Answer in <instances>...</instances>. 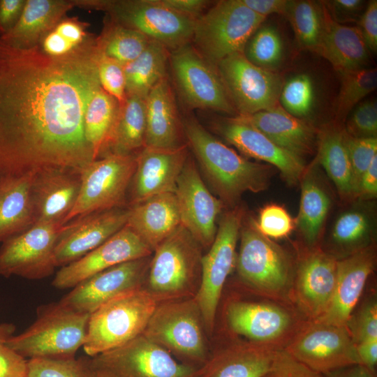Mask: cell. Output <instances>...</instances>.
<instances>
[{
  "label": "cell",
  "instance_id": "cell-1",
  "mask_svg": "<svg viewBox=\"0 0 377 377\" xmlns=\"http://www.w3.org/2000/svg\"><path fill=\"white\" fill-rule=\"evenodd\" d=\"M99 54L94 42L51 57L0 39V182L50 169L80 175L94 161L84 115L101 88Z\"/></svg>",
  "mask_w": 377,
  "mask_h": 377
},
{
  "label": "cell",
  "instance_id": "cell-2",
  "mask_svg": "<svg viewBox=\"0 0 377 377\" xmlns=\"http://www.w3.org/2000/svg\"><path fill=\"white\" fill-rule=\"evenodd\" d=\"M182 126L188 147L223 205L233 206L245 192L258 193L268 188L271 166L238 154L193 117L185 119Z\"/></svg>",
  "mask_w": 377,
  "mask_h": 377
},
{
  "label": "cell",
  "instance_id": "cell-3",
  "mask_svg": "<svg viewBox=\"0 0 377 377\" xmlns=\"http://www.w3.org/2000/svg\"><path fill=\"white\" fill-rule=\"evenodd\" d=\"M202 248L182 225L156 247L144 288L158 304L195 295L201 277Z\"/></svg>",
  "mask_w": 377,
  "mask_h": 377
},
{
  "label": "cell",
  "instance_id": "cell-4",
  "mask_svg": "<svg viewBox=\"0 0 377 377\" xmlns=\"http://www.w3.org/2000/svg\"><path fill=\"white\" fill-rule=\"evenodd\" d=\"M89 315L59 302L42 306L36 320L21 334L9 337L6 343L24 358L75 357L84 344Z\"/></svg>",
  "mask_w": 377,
  "mask_h": 377
},
{
  "label": "cell",
  "instance_id": "cell-5",
  "mask_svg": "<svg viewBox=\"0 0 377 377\" xmlns=\"http://www.w3.org/2000/svg\"><path fill=\"white\" fill-rule=\"evenodd\" d=\"M158 302L144 288L124 293L89 315L82 346L93 357L142 334Z\"/></svg>",
  "mask_w": 377,
  "mask_h": 377
},
{
  "label": "cell",
  "instance_id": "cell-6",
  "mask_svg": "<svg viewBox=\"0 0 377 377\" xmlns=\"http://www.w3.org/2000/svg\"><path fill=\"white\" fill-rule=\"evenodd\" d=\"M266 17L246 7L241 0H221L195 22L193 47L209 63L244 52L245 47Z\"/></svg>",
  "mask_w": 377,
  "mask_h": 377
},
{
  "label": "cell",
  "instance_id": "cell-7",
  "mask_svg": "<svg viewBox=\"0 0 377 377\" xmlns=\"http://www.w3.org/2000/svg\"><path fill=\"white\" fill-rule=\"evenodd\" d=\"M204 329L193 297L158 303L142 334L183 363L201 367L209 357Z\"/></svg>",
  "mask_w": 377,
  "mask_h": 377
},
{
  "label": "cell",
  "instance_id": "cell-8",
  "mask_svg": "<svg viewBox=\"0 0 377 377\" xmlns=\"http://www.w3.org/2000/svg\"><path fill=\"white\" fill-rule=\"evenodd\" d=\"M137 154H108L96 159L80 173V186L65 223L94 212L124 207Z\"/></svg>",
  "mask_w": 377,
  "mask_h": 377
},
{
  "label": "cell",
  "instance_id": "cell-9",
  "mask_svg": "<svg viewBox=\"0 0 377 377\" xmlns=\"http://www.w3.org/2000/svg\"><path fill=\"white\" fill-rule=\"evenodd\" d=\"M242 217L239 209L226 212L219 222L209 250L202 258L200 282L194 298L209 334L214 329L223 287L236 264L235 251Z\"/></svg>",
  "mask_w": 377,
  "mask_h": 377
},
{
  "label": "cell",
  "instance_id": "cell-10",
  "mask_svg": "<svg viewBox=\"0 0 377 377\" xmlns=\"http://www.w3.org/2000/svg\"><path fill=\"white\" fill-rule=\"evenodd\" d=\"M215 67L237 115L253 114L279 103L283 84L281 76L255 65L244 52L226 57Z\"/></svg>",
  "mask_w": 377,
  "mask_h": 377
},
{
  "label": "cell",
  "instance_id": "cell-11",
  "mask_svg": "<svg viewBox=\"0 0 377 377\" xmlns=\"http://www.w3.org/2000/svg\"><path fill=\"white\" fill-rule=\"evenodd\" d=\"M249 221L240 229L237 273L250 287L268 294L279 293L290 276V258L280 246L257 230L253 219Z\"/></svg>",
  "mask_w": 377,
  "mask_h": 377
},
{
  "label": "cell",
  "instance_id": "cell-12",
  "mask_svg": "<svg viewBox=\"0 0 377 377\" xmlns=\"http://www.w3.org/2000/svg\"><path fill=\"white\" fill-rule=\"evenodd\" d=\"M169 61L177 88L188 106L237 115L216 67L193 45L170 51Z\"/></svg>",
  "mask_w": 377,
  "mask_h": 377
},
{
  "label": "cell",
  "instance_id": "cell-13",
  "mask_svg": "<svg viewBox=\"0 0 377 377\" xmlns=\"http://www.w3.org/2000/svg\"><path fill=\"white\" fill-rule=\"evenodd\" d=\"M104 4L117 24L141 33L170 51L191 41L196 19L168 8L159 0L109 1Z\"/></svg>",
  "mask_w": 377,
  "mask_h": 377
},
{
  "label": "cell",
  "instance_id": "cell-14",
  "mask_svg": "<svg viewBox=\"0 0 377 377\" xmlns=\"http://www.w3.org/2000/svg\"><path fill=\"white\" fill-rule=\"evenodd\" d=\"M64 223H35L8 239L0 248V275L41 279L56 267L54 251Z\"/></svg>",
  "mask_w": 377,
  "mask_h": 377
},
{
  "label": "cell",
  "instance_id": "cell-15",
  "mask_svg": "<svg viewBox=\"0 0 377 377\" xmlns=\"http://www.w3.org/2000/svg\"><path fill=\"white\" fill-rule=\"evenodd\" d=\"M91 359L115 377H198L200 374V367L177 360L143 334Z\"/></svg>",
  "mask_w": 377,
  "mask_h": 377
},
{
  "label": "cell",
  "instance_id": "cell-16",
  "mask_svg": "<svg viewBox=\"0 0 377 377\" xmlns=\"http://www.w3.org/2000/svg\"><path fill=\"white\" fill-rule=\"evenodd\" d=\"M285 350L301 363L323 375L359 364L355 344L346 326L315 322Z\"/></svg>",
  "mask_w": 377,
  "mask_h": 377
},
{
  "label": "cell",
  "instance_id": "cell-17",
  "mask_svg": "<svg viewBox=\"0 0 377 377\" xmlns=\"http://www.w3.org/2000/svg\"><path fill=\"white\" fill-rule=\"evenodd\" d=\"M151 256L126 261L94 274L73 287L59 302L75 311L91 314L112 298L144 287Z\"/></svg>",
  "mask_w": 377,
  "mask_h": 377
},
{
  "label": "cell",
  "instance_id": "cell-18",
  "mask_svg": "<svg viewBox=\"0 0 377 377\" xmlns=\"http://www.w3.org/2000/svg\"><path fill=\"white\" fill-rule=\"evenodd\" d=\"M175 194L182 225L202 248L210 247L223 204L207 187L190 156L178 178Z\"/></svg>",
  "mask_w": 377,
  "mask_h": 377
},
{
  "label": "cell",
  "instance_id": "cell-19",
  "mask_svg": "<svg viewBox=\"0 0 377 377\" xmlns=\"http://www.w3.org/2000/svg\"><path fill=\"white\" fill-rule=\"evenodd\" d=\"M152 250L126 224L104 243L78 260L61 267L52 284L73 288L84 280L116 265L151 256Z\"/></svg>",
  "mask_w": 377,
  "mask_h": 377
},
{
  "label": "cell",
  "instance_id": "cell-20",
  "mask_svg": "<svg viewBox=\"0 0 377 377\" xmlns=\"http://www.w3.org/2000/svg\"><path fill=\"white\" fill-rule=\"evenodd\" d=\"M128 207L94 212L64 226L54 251L56 267H63L94 250L124 227Z\"/></svg>",
  "mask_w": 377,
  "mask_h": 377
},
{
  "label": "cell",
  "instance_id": "cell-21",
  "mask_svg": "<svg viewBox=\"0 0 377 377\" xmlns=\"http://www.w3.org/2000/svg\"><path fill=\"white\" fill-rule=\"evenodd\" d=\"M188 156L186 144L175 149L145 147L137 156L135 170L128 191V207L156 195L175 193Z\"/></svg>",
  "mask_w": 377,
  "mask_h": 377
},
{
  "label": "cell",
  "instance_id": "cell-22",
  "mask_svg": "<svg viewBox=\"0 0 377 377\" xmlns=\"http://www.w3.org/2000/svg\"><path fill=\"white\" fill-rule=\"evenodd\" d=\"M214 127L228 142L246 156L277 168L289 184L302 179L306 170L303 158L279 147L251 125L234 116L218 120Z\"/></svg>",
  "mask_w": 377,
  "mask_h": 377
},
{
  "label": "cell",
  "instance_id": "cell-23",
  "mask_svg": "<svg viewBox=\"0 0 377 377\" xmlns=\"http://www.w3.org/2000/svg\"><path fill=\"white\" fill-rule=\"evenodd\" d=\"M375 264L376 253L371 246L337 259V280L331 302L316 322L346 326Z\"/></svg>",
  "mask_w": 377,
  "mask_h": 377
},
{
  "label": "cell",
  "instance_id": "cell-24",
  "mask_svg": "<svg viewBox=\"0 0 377 377\" xmlns=\"http://www.w3.org/2000/svg\"><path fill=\"white\" fill-rule=\"evenodd\" d=\"M80 175L50 169L36 171L31 184L35 223H64L74 207Z\"/></svg>",
  "mask_w": 377,
  "mask_h": 377
},
{
  "label": "cell",
  "instance_id": "cell-25",
  "mask_svg": "<svg viewBox=\"0 0 377 377\" xmlns=\"http://www.w3.org/2000/svg\"><path fill=\"white\" fill-rule=\"evenodd\" d=\"M251 125L274 143L303 158L316 148L318 131L290 113L279 103L268 109L246 115H235Z\"/></svg>",
  "mask_w": 377,
  "mask_h": 377
},
{
  "label": "cell",
  "instance_id": "cell-26",
  "mask_svg": "<svg viewBox=\"0 0 377 377\" xmlns=\"http://www.w3.org/2000/svg\"><path fill=\"white\" fill-rule=\"evenodd\" d=\"M337 258L322 251H315L300 263L296 293L302 309L315 320L327 310L335 288Z\"/></svg>",
  "mask_w": 377,
  "mask_h": 377
},
{
  "label": "cell",
  "instance_id": "cell-27",
  "mask_svg": "<svg viewBox=\"0 0 377 377\" xmlns=\"http://www.w3.org/2000/svg\"><path fill=\"white\" fill-rule=\"evenodd\" d=\"M323 26L316 53L326 59L339 73L367 68L369 50L357 27L335 22L320 1Z\"/></svg>",
  "mask_w": 377,
  "mask_h": 377
},
{
  "label": "cell",
  "instance_id": "cell-28",
  "mask_svg": "<svg viewBox=\"0 0 377 377\" xmlns=\"http://www.w3.org/2000/svg\"><path fill=\"white\" fill-rule=\"evenodd\" d=\"M145 147L175 149L184 145L182 122L168 77L157 83L145 98Z\"/></svg>",
  "mask_w": 377,
  "mask_h": 377
},
{
  "label": "cell",
  "instance_id": "cell-29",
  "mask_svg": "<svg viewBox=\"0 0 377 377\" xmlns=\"http://www.w3.org/2000/svg\"><path fill=\"white\" fill-rule=\"evenodd\" d=\"M126 225L154 251L181 223L175 193H164L128 207Z\"/></svg>",
  "mask_w": 377,
  "mask_h": 377
},
{
  "label": "cell",
  "instance_id": "cell-30",
  "mask_svg": "<svg viewBox=\"0 0 377 377\" xmlns=\"http://www.w3.org/2000/svg\"><path fill=\"white\" fill-rule=\"evenodd\" d=\"M226 316L234 332L258 343L279 337L291 321L288 313L275 305L242 301L230 304Z\"/></svg>",
  "mask_w": 377,
  "mask_h": 377
},
{
  "label": "cell",
  "instance_id": "cell-31",
  "mask_svg": "<svg viewBox=\"0 0 377 377\" xmlns=\"http://www.w3.org/2000/svg\"><path fill=\"white\" fill-rule=\"evenodd\" d=\"M276 351L258 343L229 346L209 357L198 377H264Z\"/></svg>",
  "mask_w": 377,
  "mask_h": 377
},
{
  "label": "cell",
  "instance_id": "cell-32",
  "mask_svg": "<svg viewBox=\"0 0 377 377\" xmlns=\"http://www.w3.org/2000/svg\"><path fill=\"white\" fill-rule=\"evenodd\" d=\"M73 6L60 0H27L15 26L0 39L17 48H31L51 30Z\"/></svg>",
  "mask_w": 377,
  "mask_h": 377
},
{
  "label": "cell",
  "instance_id": "cell-33",
  "mask_svg": "<svg viewBox=\"0 0 377 377\" xmlns=\"http://www.w3.org/2000/svg\"><path fill=\"white\" fill-rule=\"evenodd\" d=\"M36 172L0 182V242H3L34 224L31 184Z\"/></svg>",
  "mask_w": 377,
  "mask_h": 377
},
{
  "label": "cell",
  "instance_id": "cell-34",
  "mask_svg": "<svg viewBox=\"0 0 377 377\" xmlns=\"http://www.w3.org/2000/svg\"><path fill=\"white\" fill-rule=\"evenodd\" d=\"M316 161L323 167L343 199L355 198L350 163L344 140V128L339 123L318 131Z\"/></svg>",
  "mask_w": 377,
  "mask_h": 377
},
{
  "label": "cell",
  "instance_id": "cell-35",
  "mask_svg": "<svg viewBox=\"0 0 377 377\" xmlns=\"http://www.w3.org/2000/svg\"><path fill=\"white\" fill-rule=\"evenodd\" d=\"M145 98L126 96L119 105L112 131L101 157L108 154H137L145 147Z\"/></svg>",
  "mask_w": 377,
  "mask_h": 377
},
{
  "label": "cell",
  "instance_id": "cell-36",
  "mask_svg": "<svg viewBox=\"0 0 377 377\" xmlns=\"http://www.w3.org/2000/svg\"><path fill=\"white\" fill-rule=\"evenodd\" d=\"M169 51L162 44L151 40L136 59L124 65L126 96L145 98L151 89L167 77Z\"/></svg>",
  "mask_w": 377,
  "mask_h": 377
},
{
  "label": "cell",
  "instance_id": "cell-37",
  "mask_svg": "<svg viewBox=\"0 0 377 377\" xmlns=\"http://www.w3.org/2000/svg\"><path fill=\"white\" fill-rule=\"evenodd\" d=\"M374 216L369 207L357 204L341 212L332 228L330 240L344 257L370 246L374 232Z\"/></svg>",
  "mask_w": 377,
  "mask_h": 377
},
{
  "label": "cell",
  "instance_id": "cell-38",
  "mask_svg": "<svg viewBox=\"0 0 377 377\" xmlns=\"http://www.w3.org/2000/svg\"><path fill=\"white\" fill-rule=\"evenodd\" d=\"M301 179V197L295 221L305 242L313 245L318 239L331 207V198L322 184L305 172Z\"/></svg>",
  "mask_w": 377,
  "mask_h": 377
},
{
  "label": "cell",
  "instance_id": "cell-39",
  "mask_svg": "<svg viewBox=\"0 0 377 377\" xmlns=\"http://www.w3.org/2000/svg\"><path fill=\"white\" fill-rule=\"evenodd\" d=\"M117 101L101 88L90 100L84 115V135L94 160L106 146L119 109Z\"/></svg>",
  "mask_w": 377,
  "mask_h": 377
},
{
  "label": "cell",
  "instance_id": "cell-40",
  "mask_svg": "<svg viewBox=\"0 0 377 377\" xmlns=\"http://www.w3.org/2000/svg\"><path fill=\"white\" fill-rule=\"evenodd\" d=\"M284 16L289 21L298 46L316 52L323 26V11L320 1L288 0Z\"/></svg>",
  "mask_w": 377,
  "mask_h": 377
},
{
  "label": "cell",
  "instance_id": "cell-41",
  "mask_svg": "<svg viewBox=\"0 0 377 377\" xmlns=\"http://www.w3.org/2000/svg\"><path fill=\"white\" fill-rule=\"evenodd\" d=\"M341 87L335 103V115L339 123L377 87L376 68H364L339 74Z\"/></svg>",
  "mask_w": 377,
  "mask_h": 377
},
{
  "label": "cell",
  "instance_id": "cell-42",
  "mask_svg": "<svg viewBox=\"0 0 377 377\" xmlns=\"http://www.w3.org/2000/svg\"><path fill=\"white\" fill-rule=\"evenodd\" d=\"M150 41L141 33L117 24L106 32L98 45L101 54L125 65L136 59Z\"/></svg>",
  "mask_w": 377,
  "mask_h": 377
},
{
  "label": "cell",
  "instance_id": "cell-43",
  "mask_svg": "<svg viewBox=\"0 0 377 377\" xmlns=\"http://www.w3.org/2000/svg\"><path fill=\"white\" fill-rule=\"evenodd\" d=\"M40 40L45 54L67 55L87 43L85 25L75 19L61 20Z\"/></svg>",
  "mask_w": 377,
  "mask_h": 377
},
{
  "label": "cell",
  "instance_id": "cell-44",
  "mask_svg": "<svg viewBox=\"0 0 377 377\" xmlns=\"http://www.w3.org/2000/svg\"><path fill=\"white\" fill-rule=\"evenodd\" d=\"M244 54L255 65L274 71L283 58L279 31L272 26L258 28L248 41Z\"/></svg>",
  "mask_w": 377,
  "mask_h": 377
},
{
  "label": "cell",
  "instance_id": "cell-45",
  "mask_svg": "<svg viewBox=\"0 0 377 377\" xmlns=\"http://www.w3.org/2000/svg\"><path fill=\"white\" fill-rule=\"evenodd\" d=\"M315 99L313 82L306 74H299L283 84L280 105L290 114L301 119L309 115Z\"/></svg>",
  "mask_w": 377,
  "mask_h": 377
},
{
  "label": "cell",
  "instance_id": "cell-46",
  "mask_svg": "<svg viewBox=\"0 0 377 377\" xmlns=\"http://www.w3.org/2000/svg\"><path fill=\"white\" fill-rule=\"evenodd\" d=\"M344 140L352 169L355 198L362 175L377 156V138H353L344 130Z\"/></svg>",
  "mask_w": 377,
  "mask_h": 377
},
{
  "label": "cell",
  "instance_id": "cell-47",
  "mask_svg": "<svg viewBox=\"0 0 377 377\" xmlns=\"http://www.w3.org/2000/svg\"><path fill=\"white\" fill-rule=\"evenodd\" d=\"M257 230L267 237L282 238L291 233L295 228V221L288 211L276 204L263 207L257 221L253 220Z\"/></svg>",
  "mask_w": 377,
  "mask_h": 377
},
{
  "label": "cell",
  "instance_id": "cell-48",
  "mask_svg": "<svg viewBox=\"0 0 377 377\" xmlns=\"http://www.w3.org/2000/svg\"><path fill=\"white\" fill-rule=\"evenodd\" d=\"M27 377H84L80 359L31 358Z\"/></svg>",
  "mask_w": 377,
  "mask_h": 377
},
{
  "label": "cell",
  "instance_id": "cell-49",
  "mask_svg": "<svg viewBox=\"0 0 377 377\" xmlns=\"http://www.w3.org/2000/svg\"><path fill=\"white\" fill-rule=\"evenodd\" d=\"M344 130L353 138H377L376 101L367 100L358 104L347 120Z\"/></svg>",
  "mask_w": 377,
  "mask_h": 377
},
{
  "label": "cell",
  "instance_id": "cell-50",
  "mask_svg": "<svg viewBox=\"0 0 377 377\" xmlns=\"http://www.w3.org/2000/svg\"><path fill=\"white\" fill-rule=\"evenodd\" d=\"M97 67L101 88L119 104L122 103L126 97L124 65L100 52Z\"/></svg>",
  "mask_w": 377,
  "mask_h": 377
},
{
  "label": "cell",
  "instance_id": "cell-51",
  "mask_svg": "<svg viewBox=\"0 0 377 377\" xmlns=\"http://www.w3.org/2000/svg\"><path fill=\"white\" fill-rule=\"evenodd\" d=\"M346 327L353 342L377 339V304L376 300L366 302L354 314H351Z\"/></svg>",
  "mask_w": 377,
  "mask_h": 377
},
{
  "label": "cell",
  "instance_id": "cell-52",
  "mask_svg": "<svg viewBox=\"0 0 377 377\" xmlns=\"http://www.w3.org/2000/svg\"><path fill=\"white\" fill-rule=\"evenodd\" d=\"M14 330L13 325H0V377H27L28 360L6 343Z\"/></svg>",
  "mask_w": 377,
  "mask_h": 377
},
{
  "label": "cell",
  "instance_id": "cell-53",
  "mask_svg": "<svg viewBox=\"0 0 377 377\" xmlns=\"http://www.w3.org/2000/svg\"><path fill=\"white\" fill-rule=\"evenodd\" d=\"M264 377H325L292 357L285 349L276 350Z\"/></svg>",
  "mask_w": 377,
  "mask_h": 377
},
{
  "label": "cell",
  "instance_id": "cell-54",
  "mask_svg": "<svg viewBox=\"0 0 377 377\" xmlns=\"http://www.w3.org/2000/svg\"><path fill=\"white\" fill-rule=\"evenodd\" d=\"M331 17L337 22H357L365 1L362 0L322 1Z\"/></svg>",
  "mask_w": 377,
  "mask_h": 377
},
{
  "label": "cell",
  "instance_id": "cell-55",
  "mask_svg": "<svg viewBox=\"0 0 377 377\" xmlns=\"http://www.w3.org/2000/svg\"><path fill=\"white\" fill-rule=\"evenodd\" d=\"M357 23L361 35L369 51L377 52V1H369Z\"/></svg>",
  "mask_w": 377,
  "mask_h": 377
},
{
  "label": "cell",
  "instance_id": "cell-56",
  "mask_svg": "<svg viewBox=\"0 0 377 377\" xmlns=\"http://www.w3.org/2000/svg\"><path fill=\"white\" fill-rule=\"evenodd\" d=\"M26 1H0V31L2 34L10 31L18 21Z\"/></svg>",
  "mask_w": 377,
  "mask_h": 377
},
{
  "label": "cell",
  "instance_id": "cell-57",
  "mask_svg": "<svg viewBox=\"0 0 377 377\" xmlns=\"http://www.w3.org/2000/svg\"><path fill=\"white\" fill-rule=\"evenodd\" d=\"M377 195V156L362 175L355 198L361 200L374 199Z\"/></svg>",
  "mask_w": 377,
  "mask_h": 377
},
{
  "label": "cell",
  "instance_id": "cell-58",
  "mask_svg": "<svg viewBox=\"0 0 377 377\" xmlns=\"http://www.w3.org/2000/svg\"><path fill=\"white\" fill-rule=\"evenodd\" d=\"M168 8L180 14L197 19L211 3L206 0H159Z\"/></svg>",
  "mask_w": 377,
  "mask_h": 377
},
{
  "label": "cell",
  "instance_id": "cell-59",
  "mask_svg": "<svg viewBox=\"0 0 377 377\" xmlns=\"http://www.w3.org/2000/svg\"><path fill=\"white\" fill-rule=\"evenodd\" d=\"M241 1L254 13L266 17L277 13L284 15L288 0H241Z\"/></svg>",
  "mask_w": 377,
  "mask_h": 377
},
{
  "label": "cell",
  "instance_id": "cell-60",
  "mask_svg": "<svg viewBox=\"0 0 377 377\" xmlns=\"http://www.w3.org/2000/svg\"><path fill=\"white\" fill-rule=\"evenodd\" d=\"M359 364L376 371L377 364V339L367 340L355 345Z\"/></svg>",
  "mask_w": 377,
  "mask_h": 377
},
{
  "label": "cell",
  "instance_id": "cell-61",
  "mask_svg": "<svg viewBox=\"0 0 377 377\" xmlns=\"http://www.w3.org/2000/svg\"><path fill=\"white\" fill-rule=\"evenodd\" d=\"M325 377H376L373 371L360 364L344 367L324 375Z\"/></svg>",
  "mask_w": 377,
  "mask_h": 377
},
{
  "label": "cell",
  "instance_id": "cell-62",
  "mask_svg": "<svg viewBox=\"0 0 377 377\" xmlns=\"http://www.w3.org/2000/svg\"><path fill=\"white\" fill-rule=\"evenodd\" d=\"M84 377H115L110 371L95 363L91 357L79 358Z\"/></svg>",
  "mask_w": 377,
  "mask_h": 377
}]
</instances>
